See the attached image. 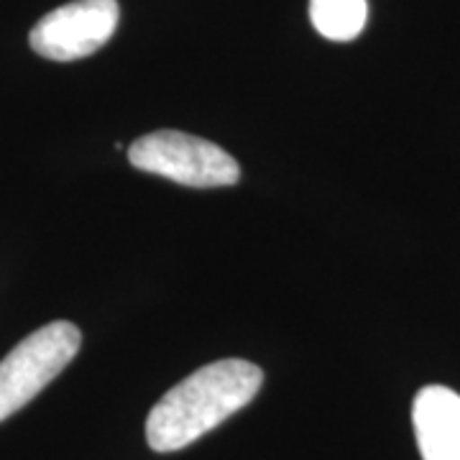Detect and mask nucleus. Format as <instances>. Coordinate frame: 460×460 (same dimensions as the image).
<instances>
[{
    "label": "nucleus",
    "mask_w": 460,
    "mask_h": 460,
    "mask_svg": "<svg viewBox=\"0 0 460 460\" xmlns=\"http://www.w3.org/2000/svg\"><path fill=\"white\" fill-rule=\"evenodd\" d=\"M263 384V371L251 361L226 358L202 366L169 389L146 420V440L156 453H174L208 435L230 414L241 411Z\"/></svg>",
    "instance_id": "1"
},
{
    "label": "nucleus",
    "mask_w": 460,
    "mask_h": 460,
    "mask_svg": "<svg viewBox=\"0 0 460 460\" xmlns=\"http://www.w3.org/2000/svg\"><path fill=\"white\" fill-rule=\"evenodd\" d=\"M411 422L422 460H460V394L438 384L420 389Z\"/></svg>",
    "instance_id": "5"
},
{
    "label": "nucleus",
    "mask_w": 460,
    "mask_h": 460,
    "mask_svg": "<svg viewBox=\"0 0 460 460\" xmlns=\"http://www.w3.org/2000/svg\"><path fill=\"white\" fill-rule=\"evenodd\" d=\"M310 21L330 41H353L366 29L368 0H310Z\"/></svg>",
    "instance_id": "6"
},
{
    "label": "nucleus",
    "mask_w": 460,
    "mask_h": 460,
    "mask_svg": "<svg viewBox=\"0 0 460 460\" xmlns=\"http://www.w3.org/2000/svg\"><path fill=\"white\" fill-rule=\"evenodd\" d=\"M83 332L57 320L31 332L0 361V422L41 394L80 353Z\"/></svg>",
    "instance_id": "2"
},
{
    "label": "nucleus",
    "mask_w": 460,
    "mask_h": 460,
    "mask_svg": "<svg viewBox=\"0 0 460 460\" xmlns=\"http://www.w3.org/2000/svg\"><path fill=\"white\" fill-rule=\"evenodd\" d=\"M128 162L141 172L198 190L230 187L241 180V166L228 151L181 131H154L136 138Z\"/></svg>",
    "instance_id": "3"
},
{
    "label": "nucleus",
    "mask_w": 460,
    "mask_h": 460,
    "mask_svg": "<svg viewBox=\"0 0 460 460\" xmlns=\"http://www.w3.org/2000/svg\"><path fill=\"white\" fill-rule=\"evenodd\" d=\"M115 0H75L54 8L31 29V49L51 62H75L102 49L118 29Z\"/></svg>",
    "instance_id": "4"
}]
</instances>
